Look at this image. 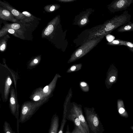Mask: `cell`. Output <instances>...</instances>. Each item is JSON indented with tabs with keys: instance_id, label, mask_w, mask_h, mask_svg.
I'll list each match as a JSON object with an SVG mask.
<instances>
[{
	"instance_id": "1",
	"label": "cell",
	"mask_w": 133,
	"mask_h": 133,
	"mask_svg": "<svg viewBox=\"0 0 133 133\" xmlns=\"http://www.w3.org/2000/svg\"><path fill=\"white\" fill-rule=\"evenodd\" d=\"M85 119L89 133H103L104 129L97 114L93 109H85Z\"/></svg>"
},
{
	"instance_id": "2",
	"label": "cell",
	"mask_w": 133,
	"mask_h": 133,
	"mask_svg": "<svg viewBox=\"0 0 133 133\" xmlns=\"http://www.w3.org/2000/svg\"><path fill=\"white\" fill-rule=\"evenodd\" d=\"M133 3V0H115L110 6L111 11L112 12L125 10Z\"/></svg>"
},
{
	"instance_id": "3",
	"label": "cell",
	"mask_w": 133,
	"mask_h": 133,
	"mask_svg": "<svg viewBox=\"0 0 133 133\" xmlns=\"http://www.w3.org/2000/svg\"><path fill=\"white\" fill-rule=\"evenodd\" d=\"M0 3L1 5L3 8L9 11L18 20L26 22L25 17L22 13L20 12L6 3L1 1Z\"/></svg>"
},
{
	"instance_id": "4",
	"label": "cell",
	"mask_w": 133,
	"mask_h": 133,
	"mask_svg": "<svg viewBox=\"0 0 133 133\" xmlns=\"http://www.w3.org/2000/svg\"><path fill=\"white\" fill-rule=\"evenodd\" d=\"M70 112L74 114L78 117L86 133H89L88 124L81 109L75 108L72 109Z\"/></svg>"
},
{
	"instance_id": "5",
	"label": "cell",
	"mask_w": 133,
	"mask_h": 133,
	"mask_svg": "<svg viewBox=\"0 0 133 133\" xmlns=\"http://www.w3.org/2000/svg\"><path fill=\"white\" fill-rule=\"evenodd\" d=\"M59 118L56 114L52 116L48 133H58L59 127Z\"/></svg>"
},
{
	"instance_id": "6",
	"label": "cell",
	"mask_w": 133,
	"mask_h": 133,
	"mask_svg": "<svg viewBox=\"0 0 133 133\" xmlns=\"http://www.w3.org/2000/svg\"><path fill=\"white\" fill-rule=\"evenodd\" d=\"M66 118L67 120L72 122L74 125L77 127L83 133H86L79 119L75 114L70 112L66 113Z\"/></svg>"
},
{
	"instance_id": "7",
	"label": "cell",
	"mask_w": 133,
	"mask_h": 133,
	"mask_svg": "<svg viewBox=\"0 0 133 133\" xmlns=\"http://www.w3.org/2000/svg\"><path fill=\"white\" fill-rule=\"evenodd\" d=\"M0 18L5 20L14 22H18V20L15 18L13 15L8 10L1 7L0 8Z\"/></svg>"
},
{
	"instance_id": "8",
	"label": "cell",
	"mask_w": 133,
	"mask_h": 133,
	"mask_svg": "<svg viewBox=\"0 0 133 133\" xmlns=\"http://www.w3.org/2000/svg\"><path fill=\"white\" fill-rule=\"evenodd\" d=\"M117 31L120 32L133 31V22L129 21L120 26Z\"/></svg>"
},
{
	"instance_id": "9",
	"label": "cell",
	"mask_w": 133,
	"mask_h": 133,
	"mask_svg": "<svg viewBox=\"0 0 133 133\" xmlns=\"http://www.w3.org/2000/svg\"><path fill=\"white\" fill-rule=\"evenodd\" d=\"M3 130L4 133H15L12 130L9 123L6 121H5L4 123Z\"/></svg>"
},
{
	"instance_id": "10",
	"label": "cell",
	"mask_w": 133,
	"mask_h": 133,
	"mask_svg": "<svg viewBox=\"0 0 133 133\" xmlns=\"http://www.w3.org/2000/svg\"><path fill=\"white\" fill-rule=\"evenodd\" d=\"M109 44L111 45H113L126 46L125 41L119 39H114L111 42H109Z\"/></svg>"
},
{
	"instance_id": "11",
	"label": "cell",
	"mask_w": 133,
	"mask_h": 133,
	"mask_svg": "<svg viewBox=\"0 0 133 133\" xmlns=\"http://www.w3.org/2000/svg\"><path fill=\"white\" fill-rule=\"evenodd\" d=\"M118 109L119 113L121 116L125 118L128 117L127 112L122 106L118 105Z\"/></svg>"
},
{
	"instance_id": "12",
	"label": "cell",
	"mask_w": 133,
	"mask_h": 133,
	"mask_svg": "<svg viewBox=\"0 0 133 133\" xmlns=\"http://www.w3.org/2000/svg\"><path fill=\"white\" fill-rule=\"evenodd\" d=\"M22 13L25 17V22H29L34 19V17L29 12L27 11H24Z\"/></svg>"
},
{
	"instance_id": "13",
	"label": "cell",
	"mask_w": 133,
	"mask_h": 133,
	"mask_svg": "<svg viewBox=\"0 0 133 133\" xmlns=\"http://www.w3.org/2000/svg\"><path fill=\"white\" fill-rule=\"evenodd\" d=\"M54 26L52 24L49 25L44 31V34L45 35L48 36L50 35L53 31Z\"/></svg>"
},
{
	"instance_id": "14",
	"label": "cell",
	"mask_w": 133,
	"mask_h": 133,
	"mask_svg": "<svg viewBox=\"0 0 133 133\" xmlns=\"http://www.w3.org/2000/svg\"><path fill=\"white\" fill-rule=\"evenodd\" d=\"M74 128L72 132H71L70 130V128L68 124L66 126V130L65 133H79L80 130L78 128L76 125H74Z\"/></svg>"
},
{
	"instance_id": "15",
	"label": "cell",
	"mask_w": 133,
	"mask_h": 133,
	"mask_svg": "<svg viewBox=\"0 0 133 133\" xmlns=\"http://www.w3.org/2000/svg\"><path fill=\"white\" fill-rule=\"evenodd\" d=\"M66 119L62 118L60 128L58 133H63L65 125L66 122Z\"/></svg>"
},
{
	"instance_id": "16",
	"label": "cell",
	"mask_w": 133,
	"mask_h": 133,
	"mask_svg": "<svg viewBox=\"0 0 133 133\" xmlns=\"http://www.w3.org/2000/svg\"><path fill=\"white\" fill-rule=\"evenodd\" d=\"M6 26L8 28H11L14 30H17L19 29L21 27L20 25L17 23H14L9 24Z\"/></svg>"
},
{
	"instance_id": "17",
	"label": "cell",
	"mask_w": 133,
	"mask_h": 133,
	"mask_svg": "<svg viewBox=\"0 0 133 133\" xmlns=\"http://www.w3.org/2000/svg\"><path fill=\"white\" fill-rule=\"evenodd\" d=\"M126 46L131 52H133V43L128 41H125Z\"/></svg>"
},
{
	"instance_id": "18",
	"label": "cell",
	"mask_w": 133,
	"mask_h": 133,
	"mask_svg": "<svg viewBox=\"0 0 133 133\" xmlns=\"http://www.w3.org/2000/svg\"><path fill=\"white\" fill-rule=\"evenodd\" d=\"M2 31V32H4V31L5 32H8L10 34L14 35L15 36H16L15 30L11 28H6L4 29L3 30H2V31Z\"/></svg>"
},
{
	"instance_id": "19",
	"label": "cell",
	"mask_w": 133,
	"mask_h": 133,
	"mask_svg": "<svg viewBox=\"0 0 133 133\" xmlns=\"http://www.w3.org/2000/svg\"><path fill=\"white\" fill-rule=\"evenodd\" d=\"M1 42L0 50L1 51H3L5 50L6 48V41L4 40Z\"/></svg>"
},
{
	"instance_id": "20",
	"label": "cell",
	"mask_w": 133,
	"mask_h": 133,
	"mask_svg": "<svg viewBox=\"0 0 133 133\" xmlns=\"http://www.w3.org/2000/svg\"><path fill=\"white\" fill-rule=\"evenodd\" d=\"M115 38V37L113 36L110 35L108 36L107 39L108 41L109 42H111L114 40Z\"/></svg>"
},
{
	"instance_id": "21",
	"label": "cell",
	"mask_w": 133,
	"mask_h": 133,
	"mask_svg": "<svg viewBox=\"0 0 133 133\" xmlns=\"http://www.w3.org/2000/svg\"><path fill=\"white\" fill-rule=\"evenodd\" d=\"M82 52V50L81 49H79L76 52L75 54L76 55L77 57H79L81 55Z\"/></svg>"
},
{
	"instance_id": "22",
	"label": "cell",
	"mask_w": 133,
	"mask_h": 133,
	"mask_svg": "<svg viewBox=\"0 0 133 133\" xmlns=\"http://www.w3.org/2000/svg\"><path fill=\"white\" fill-rule=\"evenodd\" d=\"M49 90V87L48 86H46L43 89V92L45 93H47Z\"/></svg>"
},
{
	"instance_id": "23",
	"label": "cell",
	"mask_w": 133,
	"mask_h": 133,
	"mask_svg": "<svg viewBox=\"0 0 133 133\" xmlns=\"http://www.w3.org/2000/svg\"><path fill=\"white\" fill-rule=\"evenodd\" d=\"M7 83L10 86L11 85L12 83V81L11 79L9 77L8 78H7Z\"/></svg>"
},
{
	"instance_id": "24",
	"label": "cell",
	"mask_w": 133,
	"mask_h": 133,
	"mask_svg": "<svg viewBox=\"0 0 133 133\" xmlns=\"http://www.w3.org/2000/svg\"><path fill=\"white\" fill-rule=\"evenodd\" d=\"M87 19L86 18H83L81 22V23L82 25H83L85 24L87 22Z\"/></svg>"
},
{
	"instance_id": "25",
	"label": "cell",
	"mask_w": 133,
	"mask_h": 133,
	"mask_svg": "<svg viewBox=\"0 0 133 133\" xmlns=\"http://www.w3.org/2000/svg\"><path fill=\"white\" fill-rule=\"evenodd\" d=\"M115 77L114 76L111 77L109 79L110 81L111 82H112L115 81Z\"/></svg>"
},
{
	"instance_id": "26",
	"label": "cell",
	"mask_w": 133,
	"mask_h": 133,
	"mask_svg": "<svg viewBox=\"0 0 133 133\" xmlns=\"http://www.w3.org/2000/svg\"><path fill=\"white\" fill-rule=\"evenodd\" d=\"M55 9V6L54 5L51 6L49 9V11H54Z\"/></svg>"
},
{
	"instance_id": "27",
	"label": "cell",
	"mask_w": 133,
	"mask_h": 133,
	"mask_svg": "<svg viewBox=\"0 0 133 133\" xmlns=\"http://www.w3.org/2000/svg\"><path fill=\"white\" fill-rule=\"evenodd\" d=\"M40 99V97L38 96H35L34 98V101H37Z\"/></svg>"
},
{
	"instance_id": "28",
	"label": "cell",
	"mask_w": 133,
	"mask_h": 133,
	"mask_svg": "<svg viewBox=\"0 0 133 133\" xmlns=\"http://www.w3.org/2000/svg\"><path fill=\"white\" fill-rule=\"evenodd\" d=\"M80 84L82 87H85L87 85V84L86 83L84 82H81Z\"/></svg>"
},
{
	"instance_id": "29",
	"label": "cell",
	"mask_w": 133,
	"mask_h": 133,
	"mask_svg": "<svg viewBox=\"0 0 133 133\" xmlns=\"http://www.w3.org/2000/svg\"><path fill=\"white\" fill-rule=\"evenodd\" d=\"M76 69V67L75 66H73L71 67L70 69L71 71H74Z\"/></svg>"
},
{
	"instance_id": "30",
	"label": "cell",
	"mask_w": 133,
	"mask_h": 133,
	"mask_svg": "<svg viewBox=\"0 0 133 133\" xmlns=\"http://www.w3.org/2000/svg\"><path fill=\"white\" fill-rule=\"evenodd\" d=\"M34 62L35 63H37L38 62V60L37 59H35L34 61Z\"/></svg>"
},
{
	"instance_id": "31",
	"label": "cell",
	"mask_w": 133,
	"mask_h": 133,
	"mask_svg": "<svg viewBox=\"0 0 133 133\" xmlns=\"http://www.w3.org/2000/svg\"><path fill=\"white\" fill-rule=\"evenodd\" d=\"M130 128L133 130V126H131L130 127Z\"/></svg>"
},
{
	"instance_id": "32",
	"label": "cell",
	"mask_w": 133,
	"mask_h": 133,
	"mask_svg": "<svg viewBox=\"0 0 133 133\" xmlns=\"http://www.w3.org/2000/svg\"><path fill=\"white\" fill-rule=\"evenodd\" d=\"M79 133H83L81 131H80V132Z\"/></svg>"
},
{
	"instance_id": "33",
	"label": "cell",
	"mask_w": 133,
	"mask_h": 133,
	"mask_svg": "<svg viewBox=\"0 0 133 133\" xmlns=\"http://www.w3.org/2000/svg\"><path fill=\"white\" fill-rule=\"evenodd\" d=\"M29 133H30V132H29Z\"/></svg>"
}]
</instances>
